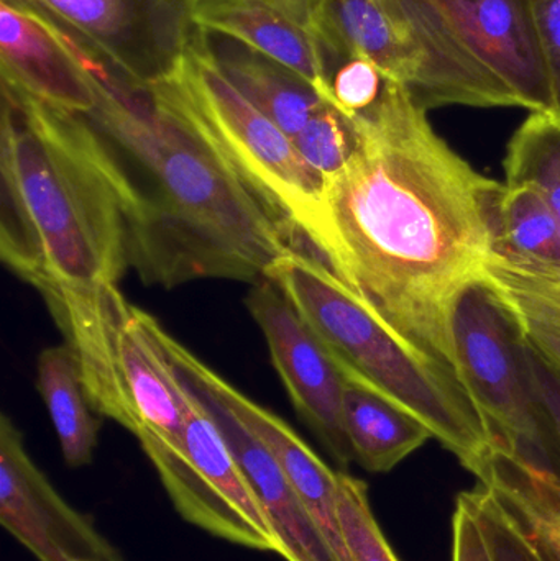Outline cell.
Wrapping results in <instances>:
<instances>
[{"label": "cell", "mask_w": 560, "mask_h": 561, "mask_svg": "<svg viewBox=\"0 0 560 561\" xmlns=\"http://www.w3.org/2000/svg\"><path fill=\"white\" fill-rule=\"evenodd\" d=\"M305 242L388 327L456 369L454 316L492 256L503 184L457 154L400 81L355 118Z\"/></svg>", "instance_id": "cell-1"}, {"label": "cell", "mask_w": 560, "mask_h": 561, "mask_svg": "<svg viewBox=\"0 0 560 561\" xmlns=\"http://www.w3.org/2000/svg\"><path fill=\"white\" fill-rule=\"evenodd\" d=\"M85 115L124 207L128 268L147 286L259 283L305 250L298 227L181 111L161 84L121 69L92 79Z\"/></svg>", "instance_id": "cell-2"}, {"label": "cell", "mask_w": 560, "mask_h": 561, "mask_svg": "<svg viewBox=\"0 0 560 561\" xmlns=\"http://www.w3.org/2000/svg\"><path fill=\"white\" fill-rule=\"evenodd\" d=\"M0 256L45 302L118 286L124 207L85 115L2 81Z\"/></svg>", "instance_id": "cell-3"}, {"label": "cell", "mask_w": 560, "mask_h": 561, "mask_svg": "<svg viewBox=\"0 0 560 561\" xmlns=\"http://www.w3.org/2000/svg\"><path fill=\"white\" fill-rule=\"evenodd\" d=\"M265 278L288 297L344 378L420 419L470 473L489 457L495 437L456 369L395 332L319 256L288 253Z\"/></svg>", "instance_id": "cell-4"}, {"label": "cell", "mask_w": 560, "mask_h": 561, "mask_svg": "<svg viewBox=\"0 0 560 561\" xmlns=\"http://www.w3.org/2000/svg\"><path fill=\"white\" fill-rule=\"evenodd\" d=\"M46 306L75 350L95 414L117 422L138 442L181 445L183 385L158 342V320L132 306L118 286Z\"/></svg>", "instance_id": "cell-5"}, {"label": "cell", "mask_w": 560, "mask_h": 561, "mask_svg": "<svg viewBox=\"0 0 560 561\" xmlns=\"http://www.w3.org/2000/svg\"><path fill=\"white\" fill-rule=\"evenodd\" d=\"M315 36L321 49L370 59L423 111L515 107L424 0H328Z\"/></svg>", "instance_id": "cell-6"}, {"label": "cell", "mask_w": 560, "mask_h": 561, "mask_svg": "<svg viewBox=\"0 0 560 561\" xmlns=\"http://www.w3.org/2000/svg\"><path fill=\"white\" fill-rule=\"evenodd\" d=\"M454 340L457 375L496 444L559 473L560 444L529 371L528 342L512 310L485 279L467 287L460 297Z\"/></svg>", "instance_id": "cell-7"}, {"label": "cell", "mask_w": 560, "mask_h": 561, "mask_svg": "<svg viewBox=\"0 0 560 561\" xmlns=\"http://www.w3.org/2000/svg\"><path fill=\"white\" fill-rule=\"evenodd\" d=\"M160 84L305 239L324 180L302 160L293 138L243 98L194 43L176 76Z\"/></svg>", "instance_id": "cell-8"}, {"label": "cell", "mask_w": 560, "mask_h": 561, "mask_svg": "<svg viewBox=\"0 0 560 561\" xmlns=\"http://www.w3.org/2000/svg\"><path fill=\"white\" fill-rule=\"evenodd\" d=\"M181 385V445L140 442L178 513L219 539L282 556V543L222 432L196 392L183 379Z\"/></svg>", "instance_id": "cell-9"}, {"label": "cell", "mask_w": 560, "mask_h": 561, "mask_svg": "<svg viewBox=\"0 0 560 561\" xmlns=\"http://www.w3.org/2000/svg\"><path fill=\"white\" fill-rule=\"evenodd\" d=\"M68 26L141 84L180 71L199 25L197 0H19Z\"/></svg>", "instance_id": "cell-10"}, {"label": "cell", "mask_w": 560, "mask_h": 561, "mask_svg": "<svg viewBox=\"0 0 560 561\" xmlns=\"http://www.w3.org/2000/svg\"><path fill=\"white\" fill-rule=\"evenodd\" d=\"M245 304L265 335L293 408L332 458L347 467L354 455L344 427L345 378L341 369L273 280L253 284Z\"/></svg>", "instance_id": "cell-11"}, {"label": "cell", "mask_w": 560, "mask_h": 561, "mask_svg": "<svg viewBox=\"0 0 560 561\" xmlns=\"http://www.w3.org/2000/svg\"><path fill=\"white\" fill-rule=\"evenodd\" d=\"M0 523L39 561H122L56 493L7 414L0 417Z\"/></svg>", "instance_id": "cell-12"}, {"label": "cell", "mask_w": 560, "mask_h": 561, "mask_svg": "<svg viewBox=\"0 0 560 561\" xmlns=\"http://www.w3.org/2000/svg\"><path fill=\"white\" fill-rule=\"evenodd\" d=\"M470 58L532 114L552 111L532 0H424Z\"/></svg>", "instance_id": "cell-13"}, {"label": "cell", "mask_w": 560, "mask_h": 561, "mask_svg": "<svg viewBox=\"0 0 560 561\" xmlns=\"http://www.w3.org/2000/svg\"><path fill=\"white\" fill-rule=\"evenodd\" d=\"M157 336L174 371L187 385L207 392L226 405L265 445L321 527L335 556L341 561H351L339 523V471L331 470L283 419L233 388L176 342L160 323L157 325Z\"/></svg>", "instance_id": "cell-14"}, {"label": "cell", "mask_w": 560, "mask_h": 561, "mask_svg": "<svg viewBox=\"0 0 560 561\" xmlns=\"http://www.w3.org/2000/svg\"><path fill=\"white\" fill-rule=\"evenodd\" d=\"M2 81L72 114L98 105L91 76L65 36L42 13L19 0H0Z\"/></svg>", "instance_id": "cell-15"}, {"label": "cell", "mask_w": 560, "mask_h": 561, "mask_svg": "<svg viewBox=\"0 0 560 561\" xmlns=\"http://www.w3.org/2000/svg\"><path fill=\"white\" fill-rule=\"evenodd\" d=\"M187 386L206 405L207 412L213 415L217 427L229 444L233 457L249 478L282 543L283 559L286 561H341L275 458L266 450L265 445L216 398L191 385Z\"/></svg>", "instance_id": "cell-16"}, {"label": "cell", "mask_w": 560, "mask_h": 561, "mask_svg": "<svg viewBox=\"0 0 560 561\" xmlns=\"http://www.w3.org/2000/svg\"><path fill=\"white\" fill-rule=\"evenodd\" d=\"M193 43L243 98L292 138L328 102L308 79L233 36L199 26Z\"/></svg>", "instance_id": "cell-17"}, {"label": "cell", "mask_w": 560, "mask_h": 561, "mask_svg": "<svg viewBox=\"0 0 560 561\" xmlns=\"http://www.w3.org/2000/svg\"><path fill=\"white\" fill-rule=\"evenodd\" d=\"M512 514L546 561H560V474L496 444L472 471Z\"/></svg>", "instance_id": "cell-18"}, {"label": "cell", "mask_w": 560, "mask_h": 561, "mask_svg": "<svg viewBox=\"0 0 560 561\" xmlns=\"http://www.w3.org/2000/svg\"><path fill=\"white\" fill-rule=\"evenodd\" d=\"M196 23L259 49L308 79L325 99L318 39L298 23L255 0H197Z\"/></svg>", "instance_id": "cell-19"}, {"label": "cell", "mask_w": 560, "mask_h": 561, "mask_svg": "<svg viewBox=\"0 0 560 561\" xmlns=\"http://www.w3.org/2000/svg\"><path fill=\"white\" fill-rule=\"evenodd\" d=\"M492 262L533 279L560 280V220L529 184H503Z\"/></svg>", "instance_id": "cell-20"}, {"label": "cell", "mask_w": 560, "mask_h": 561, "mask_svg": "<svg viewBox=\"0 0 560 561\" xmlns=\"http://www.w3.org/2000/svg\"><path fill=\"white\" fill-rule=\"evenodd\" d=\"M342 412L354 460L370 473L393 470L433 438V432L420 419L347 378Z\"/></svg>", "instance_id": "cell-21"}, {"label": "cell", "mask_w": 560, "mask_h": 561, "mask_svg": "<svg viewBox=\"0 0 560 561\" xmlns=\"http://www.w3.org/2000/svg\"><path fill=\"white\" fill-rule=\"evenodd\" d=\"M36 371L38 391L55 425L62 458L69 467H85L94 457L99 422L85 394L75 350L68 343L43 350Z\"/></svg>", "instance_id": "cell-22"}, {"label": "cell", "mask_w": 560, "mask_h": 561, "mask_svg": "<svg viewBox=\"0 0 560 561\" xmlns=\"http://www.w3.org/2000/svg\"><path fill=\"white\" fill-rule=\"evenodd\" d=\"M505 173L506 183L536 187L560 220V122L529 115L510 140Z\"/></svg>", "instance_id": "cell-23"}, {"label": "cell", "mask_w": 560, "mask_h": 561, "mask_svg": "<svg viewBox=\"0 0 560 561\" xmlns=\"http://www.w3.org/2000/svg\"><path fill=\"white\" fill-rule=\"evenodd\" d=\"M293 141L302 160L325 181L352 160L361 147L362 130L355 118L325 102Z\"/></svg>", "instance_id": "cell-24"}, {"label": "cell", "mask_w": 560, "mask_h": 561, "mask_svg": "<svg viewBox=\"0 0 560 561\" xmlns=\"http://www.w3.org/2000/svg\"><path fill=\"white\" fill-rule=\"evenodd\" d=\"M338 510L351 561H400L372 513L367 484L345 471H339Z\"/></svg>", "instance_id": "cell-25"}, {"label": "cell", "mask_w": 560, "mask_h": 561, "mask_svg": "<svg viewBox=\"0 0 560 561\" xmlns=\"http://www.w3.org/2000/svg\"><path fill=\"white\" fill-rule=\"evenodd\" d=\"M487 280V279H485ZM506 304L525 339L560 369V306L535 294L487 280Z\"/></svg>", "instance_id": "cell-26"}, {"label": "cell", "mask_w": 560, "mask_h": 561, "mask_svg": "<svg viewBox=\"0 0 560 561\" xmlns=\"http://www.w3.org/2000/svg\"><path fill=\"white\" fill-rule=\"evenodd\" d=\"M469 497L489 540L493 561H546L528 534L485 488L479 484L469 491Z\"/></svg>", "instance_id": "cell-27"}, {"label": "cell", "mask_w": 560, "mask_h": 561, "mask_svg": "<svg viewBox=\"0 0 560 561\" xmlns=\"http://www.w3.org/2000/svg\"><path fill=\"white\" fill-rule=\"evenodd\" d=\"M532 9L548 69L551 117L560 122V0H532Z\"/></svg>", "instance_id": "cell-28"}, {"label": "cell", "mask_w": 560, "mask_h": 561, "mask_svg": "<svg viewBox=\"0 0 560 561\" xmlns=\"http://www.w3.org/2000/svg\"><path fill=\"white\" fill-rule=\"evenodd\" d=\"M453 561H493L469 493L459 494L453 519Z\"/></svg>", "instance_id": "cell-29"}, {"label": "cell", "mask_w": 560, "mask_h": 561, "mask_svg": "<svg viewBox=\"0 0 560 561\" xmlns=\"http://www.w3.org/2000/svg\"><path fill=\"white\" fill-rule=\"evenodd\" d=\"M526 353H528L529 371H532L539 401L545 405L546 414L560 444V369L548 362L538 350L533 348L529 342Z\"/></svg>", "instance_id": "cell-30"}, {"label": "cell", "mask_w": 560, "mask_h": 561, "mask_svg": "<svg viewBox=\"0 0 560 561\" xmlns=\"http://www.w3.org/2000/svg\"><path fill=\"white\" fill-rule=\"evenodd\" d=\"M255 2L263 3L282 15L288 16L289 20L315 35L316 26H318L328 0H255Z\"/></svg>", "instance_id": "cell-31"}]
</instances>
